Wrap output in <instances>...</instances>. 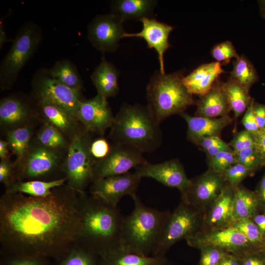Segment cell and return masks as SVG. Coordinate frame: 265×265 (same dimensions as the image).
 <instances>
[{
  "label": "cell",
  "instance_id": "obj_23",
  "mask_svg": "<svg viewBox=\"0 0 265 265\" xmlns=\"http://www.w3.org/2000/svg\"><path fill=\"white\" fill-rule=\"evenodd\" d=\"M223 72L221 63L216 61L206 63L183 77L182 81L191 94L201 96L211 90Z\"/></svg>",
  "mask_w": 265,
  "mask_h": 265
},
{
  "label": "cell",
  "instance_id": "obj_34",
  "mask_svg": "<svg viewBox=\"0 0 265 265\" xmlns=\"http://www.w3.org/2000/svg\"><path fill=\"white\" fill-rule=\"evenodd\" d=\"M230 75V77L248 90L253 84L259 80V76L254 66L243 55L234 61L233 68Z\"/></svg>",
  "mask_w": 265,
  "mask_h": 265
},
{
  "label": "cell",
  "instance_id": "obj_51",
  "mask_svg": "<svg viewBox=\"0 0 265 265\" xmlns=\"http://www.w3.org/2000/svg\"><path fill=\"white\" fill-rule=\"evenodd\" d=\"M253 112L259 130L265 127V104L254 101Z\"/></svg>",
  "mask_w": 265,
  "mask_h": 265
},
{
  "label": "cell",
  "instance_id": "obj_25",
  "mask_svg": "<svg viewBox=\"0 0 265 265\" xmlns=\"http://www.w3.org/2000/svg\"><path fill=\"white\" fill-rule=\"evenodd\" d=\"M158 3L155 0H114L110 2V13L122 22L153 18Z\"/></svg>",
  "mask_w": 265,
  "mask_h": 265
},
{
  "label": "cell",
  "instance_id": "obj_8",
  "mask_svg": "<svg viewBox=\"0 0 265 265\" xmlns=\"http://www.w3.org/2000/svg\"><path fill=\"white\" fill-rule=\"evenodd\" d=\"M91 133L85 129L70 140L62 170L66 185L79 192L93 182V170L96 161L91 152Z\"/></svg>",
  "mask_w": 265,
  "mask_h": 265
},
{
  "label": "cell",
  "instance_id": "obj_54",
  "mask_svg": "<svg viewBox=\"0 0 265 265\" xmlns=\"http://www.w3.org/2000/svg\"><path fill=\"white\" fill-rule=\"evenodd\" d=\"M10 13H7V14L4 16L0 18V49H1L5 43L11 42H12V40L10 39L6 36V32L4 29L3 22L4 20L6 17L9 15Z\"/></svg>",
  "mask_w": 265,
  "mask_h": 265
},
{
  "label": "cell",
  "instance_id": "obj_56",
  "mask_svg": "<svg viewBox=\"0 0 265 265\" xmlns=\"http://www.w3.org/2000/svg\"><path fill=\"white\" fill-rule=\"evenodd\" d=\"M260 13L263 19L265 20V0L258 1Z\"/></svg>",
  "mask_w": 265,
  "mask_h": 265
},
{
  "label": "cell",
  "instance_id": "obj_19",
  "mask_svg": "<svg viewBox=\"0 0 265 265\" xmlns=\"http://www.w3.org/2000/svg\"><path fill=\"white\" fill-rule=\"evenodd\" d=\"M140 21L142 24V28L140 32L133 33L126 32L123 38L137 37L144 40L149 48L154 49L156 51L159 71L161 73H165L164 54L170 46L169 36L173 28L171 26L154 18H145Z\"/></svg>",
  "mask_w": 265,
  "mask_h": 265
},
{
  "label": "cell",
  "instance_id": "obj_50",
  "mask_svg": "<svg viewBox=\"0 0 265 265\" xmlns=\"http://www.w3.org/2000/svg\"><path fill=\"white\" fill-rule=\"evenodd\" d=\"M261 211L265 212V172L254 191Z\"/></svg>",
  "mask_w": 265,
  "mask_h": 265
},
{
  "label": "cell",
  "instance_id": "obj_4",
  "mask_svg": "<svg viewBox=\"0 0 265 265\" xmlns=\"http://www.w3.org/2000/svg\"><path fill=\"white\" fill-rule=\"evenodd\" d=\"M132 198L134 209L123 219L121 249L149 256L154 251L170 212L145 206L136 195Z\"/></svg>",
  "mask_w": 265,
  "mask_h": 265
},
{
  "label": "cell",
  "instance_id": "obj_5",
  "mask_svg": "<svg viewBox=\"0 0 265 265\" xmlns=\"http://www.w3.org/2000/svg\"><path fill=\"white\" fill-rule=\"evenodd\" d=\"M180 73H161L157 70L150 78L146 87L147 106L156 121L181 114L194 102L183 83Z\"/></svg>",
  "mask_w": 265,
  "mask_h": 265
},
{
  "label": "cell",
  "instance_id": "obj_6",
  "mask_svg": "<svg viewBox=\"0 0 265 265\" xmlns=\"http://www.w3.org/2000/svg\"><path fill=\"white\" fill-rule=\"evenodd\" d=\"M67 152L44 146L33 136L24 157L14 162L17 181H51L65 177L62 167Z\"/></svg>",
  "mask_w": 265,
  "mask_h": 265
},
{
  "label": "cell",
  "instance_id": "obj_39",
  "mask_svg": "<svg viewBox=\"0 0 265 265\" xmlns=\"http://www.w3.org/2000/svg\"><path fill=\"white\" fill-rule=\"evenodd\" d=\"M235 153L237 162L241 164L255 172L263 167L255 146Z\"/></svg>",
  "mask_w": 265,
  "mask_h": 265
},
{
  "label": "cell",
  "instance_id": "obj_13",
  "mask_svg": "<svg viewBox=\"0 0 265 265\" xmlns=\"http://www.w3.org/2000/svg\"><path fill=\"white\" fill-rule=\"evenodd\" d=\"M147 162L143 153L139 150L128 145L112 143L107 154L95 161L93 170V182L128 173L131 169Z\"/></svg>",
  "mask_w": 265,
  "mask_h": 265
},
{
  "label": "cell",
  "instance_id": "obj_1",
  "mask_svg": "<svg viewBox=\"0 0 265 265\" xmlns=\"http://www.w3.org/2000/svg\"><path fill=\"white\" fill-rule=\"evenodd\" d=\"M79 191L67 185L44 197L5 192L0 199V243L10 256L60 261L81 228Z\"/></svg>",
  "mask_w": 265,
  "mask_h": 265
},
{
  "label": "cell",
  "instance_id": "obj_16",
  "mask_svg": "<svg viewBox=\"0 0 265 265\" xmlns=\"http://www.w3.org/2000/svg\"><path fill=\"white\" fill-rule=\"evenodd\" d=\"M76 117L85 130L100 137L110 129L114 118L107 99L98 93L79 103Z\"/></svg>",
  "mask_w": 265,
  "mask_h": 265
},
{
  "label": "cell",
  "instance_id": "obj_11",
  "mask_svg": "<svg viewBox=\"0 0 265 265\" xmlns=\"http://www.w3.org/2000/svg\"><path fill=\"white\" fill-rule=\"evenodd\" d=\"M40 120L37 103L31 95L16 92L0 101V126L5 134L20 128L36 125Z\"/></svg>",
  "mask_w": 265,
  "mask_h": 265
},
{
  "label": "cell",
  "instance_id": "obj_33",
  "mask_svg": "<svg viewBox=\"0 0 265 265\" xmlns=\"http://www.w3.org/2000/svg\"><path fill=\"white\" fill-rule=\"evenodd\" d=\"M41 122V126L35 132L34 137L40 143L48 147L67 151L70 145V140L51 124L45 122Z\"/></svg>",
  "mask_w": 265,
  "mask_h": 265
},
{
  "label": "cell",
  "instance_id": "obj_7",
  "mask_svg": "<svg viewBox=\"0 0 265 265\" xmlns=\"http://www.w3.org/2000/svg\"><path fill=\"white\" fill-rule=\"evenodd\" d=\"M41 27L33 22L23 25L18 30L8 52L0 64V89H11L19 74L37 51L42 39Z\"/></svg>",
  "mask_w": 265,
  "mask_h": 265
},
{
  "label": "cell",
  "instance_id": "obj_49",
  "mask_svg": "<svg viewBox=\"0 0 265 265\" xmlns=\"http://www.w3.org/2000/svg\"><path fill=\"white\" fill-rule=\"evenodd\" d=\"M226 144L227 143L222 140L219 136H211L201 139L195 144L205 151L214 146L224 145Z\"/></svg>",
  "mask_w": 265,
  "mask_h": 265
},
{
  "label": "cell",
  "instance_id": "obj_38",
  "mask_svg": "<svg viewBox=\"0 0 265 265\" xmlns=\"http://www.w3.org/2000/svg\"><path fill=\"white\" fill-rule=\"evenodd\" d=\"M255 172L241 164L236 162L227 169L222 174L229 185L236 187L246 178L253 175Z\"/></svg>",
  "mask_w": 265,
  "mask_h": 265
},
{
  "label": "cell",
  "instance_id": "obj_43",
  "mask_svg": "<svg viewBox=\"0 0 265 265\" xmlns=\"http://www.w3.org/2000/svg\"><path fill=\"white\" fill-rule=\"evenodd\" d=\"M15 166L10 158L0 160V182L5 188L16 182Z\"/></svg>",
  "mask_w": 265,
  "mask_h": 265
},
{
  "label": "cell",
  "instance_id": "obj_28",
  "mask_svg": "<svg viewBox=\"0 0 265 265\" xmlns=\"http://www.w3.org/2000/svg\"><path fill=\"white\" fill-rule=\"evenodd\" d=\"M46 70L51 77L64 85L80 91L84 90L83 82L77 67L70 60H58Z\"/></svg>",
  "mask_w": 265,
  "mask_h": 265
},
{
  "label": "cell",
  "instance_id": "obj_52",
  "mask_svg": "<svg viewBox=\"0 0 265 265\" xmlns=\"http://www.w3.org/2000/svg\"><path fill=\"white\" fill-rule=\"evenodd\" d=\"M258 227L259 230L265 237V212H260L250 218Z\"/></svg>",
  "mask_w": 265,
  "mask_h": 265
},
{
  "label": "cell",
  "instance_id": "obj_18",
  "mask_svg": "<svg viewBox=\"0 0 265 265\" xmlns=\"http://www.w3.org/2000/svg\"><path fill=\"white\" fill-rule=\"evenodd\" d=\"M134 172L141 178H152L164 186L177 188L181 196L190 184L183 165L176 159L155 164L147 162L135 168Z\"/></svg>",
  "mask_w": 265,
  "mask_h": 265
},
{
  "label": "cell",
  "instance_id": "obj_26",
  "mask_svg": "<svg viewBox=\"0 0 265 265\" xmlns=\"http://www.w3.org/2000/svg\"><path fill=\"white\" fill-rule=\"evenodd\" d=\"M119 74L116 67L103 57L91 75V81L97 93L106 99L116 96L119 91Z\"/></svg>",
  "mask_w": 265,
  "mask_h": 265
},
{
  "label": "cell",
  "instance_id": "obj_3",
  "mask_svg": "<svg viewBox=\"0 0 265 265\" xmlns=\"http://www.w3.org/2000/svg\"><path fill=\"white\" fill-rule=\"evenodd\" d=\"M159 124L147 106L125 103L114 116L109 137L113 143L152 152L162 142Z\"/></svg>",
  "mask_w": 265,
  "mask_h": 265
},
{
  "label": "cell",
  "instance_id": "obj_24",
  "mask_svg": "<svg viewBox=\"0 0 265 265\" xmlns=\"http://www.w3.org/2000/svg\"><path fill=\"white\" fill-rule=\"evenodd\" d=\"M196 116L218 118L228 115L231 111L223 87V82L218 79L211 90L200 96L196 103Z\"/></svg>",
  "mask_w": 265,
  "mask_h": 265
},
{
  "label": "cell",
  "instance_id": "obj_31",
  "mask_svg": "<svg viewBox=\"0 0 265 265\" xmlns=\"http://www.w3.org/2000/svg\"><path fill=\"white\" fill-rule=\"evenodd\" d=\"M260 211V206L254 191L240 185L235 188L233 203L234 221L242 218H251Z\"/></svg>",
  "mask_w": 265,
  "mask_h": 265
},
{
  "label": "cell",
  "instance_id": "obj_40",
  "mask_svg": "<svg viewBox=\"0 0 265 265\" xmlns=\"http://www.w3.org/2000/svg\"><path fill=\"white\" fill-rule=\"evenodd\" d=\"M212 55L216 62L223 64H228L232 58L237 59L239 56L230 41H226L215 46L212 49Z\"/></svg>",
  "mask_w": 265,
  "mask_h": 265
},
{
  "label": "cell",
  "instance_id": "obj_20",
  "mask_svg": "<svg viewBox=\"0 0 265 265\" xmlns=\"http://www.w3.org/2000/svg\"><path fill=\"white\" fill-rule=\"evenodd\" d=\"M36 102L41 122H47L58 129L70 141L84 130L74 115L61 106L46 101Z\"/></svg>",
  "mask_w": 265,
  "mask_h": 265
},
{
  "label": "cell",
  "instance_id": "obj_30",
  "mask_svg": "<svg viewBox=\"0 0 265 265\" xmlns=\"http://www.w3.org/2000/svg\"><path fill=\"white\" fill-rule=\"evenodd\" d=\"M223 87L231 111L236 120L245 112L253 98L249 95V90L230 77L223 82Z\"/></svg>",
  "mask_w": 265,
  "mask_h": 265
},
{
  "label": "cell",
  "instance_id": "obj_21",
  "mask_svg": "<svg viewBox=\"0 0 265 265\" xmlns=\"http://www.w3.org/2000/svg\"><path fill=\"white\" fill-rule=\"evenodd\" d=\"M235 188L228 184L204 214L202 231L231 227Z\"/></svg>",
  "mask_w": 265,
  "mask_h": 265
},
{
  "label": "cell",
  "instance_id": "obj_41",
  "mask_svg": "<svg viewBox=\"0 0 265 265\" xmlns=\"http://www.w3.org/2000/svg\"><path fill=\"white\" fill-rule=\"evenodd\" d=\"M198 265H218L223 258L229 254L221 249L212 246L201 248Z\"/></svg>",
  "mask_w": 265,
  "mask_h": 265
},
{
  "label": "cell",
  "instance_id": "obj_12",
  "mask_svg": "<svg viewBox=\"0 0 265 265\" xmlns=\"http://www.w3.org/2000/svg\"><path fill=\"white\" fill-rule=\"evenodd\" d=\"M188 245L200 249L207 246L221 249L239 258L256 249L236 228L230 227L201 231L186 239Z\"/></svg>",
  "mask_w": 265,
  "mask_h": 265
},
{
  "label": "cell",
  "instance_id": "obj_14",
  "mask_svg": "<svg viewBox=\"0 0 265 265\" xmlns=\"http://www.w3.org/2000/svg\"><path fill=\"white\" fill-rule=\"evenodd\" d=\"M181 200L191 205L203 214L219 197L228 185L222 174L210 169L192 179Z\"/></svg>",
  "mask_w": 265,
  "mask_h": 265
},
{
  "label": "cell",
  "instance_id": "obj_42",
  "mask_svg": "<svg viewBox=\"0 0 265 265\" xmlns=\"http://www.w3.org/2000/svg\"><path fill=\"white\" fill-rule=\"evenodd\" d=\"M228 144L235 153L238 152L255 146V137L252 133L244 130L237 133Z\"/></svg>",
  "mask_w": 265,
  "mask_h": 265
},
{
  "label": "cell",
  "instance_id": "obj_36",
  "mask_svg": "<svg viewBox=\"0 0 265 265\" xmlns=\"http://www.w3.org/2000/svg\"><path fill=\"white\" fill-rule=\"evenodd\" d=\"M240 232L257 250H263L265 237L250 218L235 220L232 226Z\"/></svg>",
  "mask_w": 265,
  "mask_h": 265
},
{
  "label": "cell",
  "instance_id": "obj_22",
  "mask_svg": "<svg viewBox=\"0 0 265 265\" xmlns=\"http://www.w3.org/2000/svg\"><path fill=\"white\" fill-rule=\"evenodd\" d=\"M180 115L187 124L188 140L195 144L205 137L219 136L223 129L233 121V119L229 115L218 118H208L192 116L185 112L181 113Z\"/></svg>",
  "mask_w": 265,
  "mask_h": 265
},
{
  "label": "cell",
  "instance_id": "obj_9",
  "mask_svg": "<svg viewBox=\"0 0 265 265\" xmlns=\"http://www.w3.org/2000/svg\"><path fill=\"white\" fill-rule=\"evenodd\" d=\"M203 217L202 212L181 200L167 219L153 256L165 257L166 253L175 243L201 231Z\"/></svg>",
  "mask_w": 265,
  "mask_h": 265
},
{
  "label": "cell",
  "instance_id": "obj_55",
  "mask_svg": "<svg viewBox=\"0 0 265 265\" xmlns=\"http://www.w3.org/2000/svg\"><path fill=\"white\" fill-rule=\"evenodd\" d=\"M9 148L6 140H0V160L9 159L10 158Z\"/></svg>",
  "mask_w": 265,
  "mask_h": 265
},
{
  "label": "cell",
  "instance_id": "obj_45",
  "mask_svg": "<svg viewBox=\"0 0 265 265\" xmlns=\"http://www.w3.org/2000/svg\"><path fill=\"white\" fill-rule=\"evenodd\" d=\"M254 101L255 100L253 98L250 105L245 111L241 121L245 130L251 132L254 135H256L260 130L253 112V103Z\"/></svg>",
  "mask_w": 265,
  "mask_h": 265
},
{
  "label": "cell",
  "instance_id": "obj_47",
  "mask_svg": "<svg viewBox=\"0 0 265 265\" xmlns=\"http://www.w3.org/2000/svg\"><path fill=\"white\" fill-rule=\"evenodd\" d=\"M240 259L241 265H265V251L263 250L251 251Z\"/></svg>",
  "mask_w": 265,
  "mask_h": 265
},
{
  "label": "cell",
  "instance_id": "obj_2",
  "mask_svg": "<svg viewBox=\"0 0 265 265\" xmlns=\"http://www.w3.org/2000/svg\"><path fill=\"white\" fill-rule=\"evenodd\" d=\"M81 228L77 243L98 256L121 249L124 216L111 205L85 191L79 192Z\"/></svg>",
  "mask_w": 265,
  "mask_h": 265
},
{
  "label": "cell",
  "instance_id": "obj_48",
  "mask_svg": "<svg viewBox=\"0 0 265 265\" xmlns=\"http://www.w3.org/2000/svg\"><path fill=\"white\" fill-rule=\"evenodd\" d=\"M255 147L263 167H265V127L254 135Z\"/></svg>",
  "mask_w": 265,
  "mask_h": 265
},
{
  "label": "cell",
  "instance_id": "obj_15",
  "mask_svg": "<svg viewBox=\"0 0 265 265\" xmlns=\"http://www.w3.org/2000/svg\"><path fill=\"white\" fill-rule=\"evenodd\" d=\"M123 23L111 13L97 15L87 26V38L96 50L114 52L126 33Z\"/></svg>",
  "mask_w": 265,
  "mask_h": 265
},
{
  "label": "cell",
  "instance_id": "obj_17",
  "mask_svg": "<svg viewBox=\"0 0 265 265\" xmlns=\"http://www.w3.org/2000/svg\"><path fill=\"white\" fill-rule=\"evenodd\" d=\"M141 178L134 172L109 176L93 182L89 193L106 203L117 206L126 195L135 196Z\"/></svg>",
  "mask_w": 265,
  "mask_h": 265
},
{
  "label": "cell",
  "instance_id": "obj_37",
  "mask_svg": "<svg viewBox=\"0 0 265 265\" xmlns=\"http://www.w3.org/2000/svg\"><path fill=\"white\" fill-rule=\"evenodd\" d=\"M236 162V153L231 147L208 159L209 169L219 174H223Z\"/></svg>",
  "mask_w": 265,
  "mask_h": 265
},
{
  "label": "cell",
  "instance_id": "obj_10",
  "mask_svg": "<svg viewBox=\"0 0 265 265\" xmlns=\"http://www.w3.org/2000/svg\"><path fill=\"white\" fill-rule=\"evenodd\" d=\"M31 86V95L35 100L60 106L75 117L79 103L84 100L82 91L73 89L53 79L47 73L46 68H41L35 73Z\"/></svg>",
  "mask_w": 265,
  "mask_h": 265
},
{
  "label": "cell",
  "instance_id": "obj_44",
  "mask_svg": "<svg viewBox=\"0 0 265 265\" xmlns=\"http://www.w3.org/2000/svg\"><path fill=\"white\" fill-rule=\"evenodd\" d=\"M110 145L106 139L100 137L93 140L91 144V152L92 156L96 160L105 157L110 150Z\"/></svg>",
  "mask_w": 265,
  "mask_h": 265
},
{
  "label": "cell",
  "instance_id": "obj_35",
  "mask_svg": "<svg viewBox=\"0 0 265 265\" xmlns=\"http://www.w3.org/2000/svg\"><path fill=\"white\" fill-rule=\"evenodd\" d=\"M59 265H100L98 255L76 243Z\"/></svg>",
  "mask_w": 265,
  "mask_h": 265
},
{
  "label": "cell",
  "instance_id": "obj_57",
  "mask_svg": "<svg viewBox=\"0 0 265 265\" xmlns=\"http://www.w3.org/2000/svg\"><path fill=\"white\" fill-rule=\"evenodd\" d=\"M263 250L265 251V241H264V245L263 247Z\"/></svg>",
  "mask_w": 265,
  "mask_h": 265
},
{
  "label": "cell",
  "instance_id": "obj_29",
  "mask_svg": "<svg viewBox=\"0 0 265 265\" xmlns=\"http://www.w3.org/2000/svg\"><path fill=\"white\" fill-rule=\"evenodd\" d=\"M66 177L51 181H16L6 188L5 192L20 193L33 197H44L50 195L53 188L66 184Z\"/></svg>",
  "mask_w": 265,
  "mask_h": 265
},
{
  "label": "cell",
  "instance_id": "obj_32",
  "mask_svg": "<svg viewBox=\"0 0 265 265\" xmlns=\"http://www.w3.org/2000/svg\"><path fill=\"white\" fill-rule=\"evenodd\" d=\"M35 132V125H32L12 130L5 134L9 150L16 157L14 162L20 161L25 155Z\"/></svg>",
  "mask_w": 265,
  "mask_h": 265
},
{
  "label": "cell",
  "instance_id": "obj_27",
  "mask_svg": "<svg viewBox=\"0 0 265 265\" xmlns=\"http://www.w3.org/2000/svg\"><path fill=\"white\" fill-rule=\"evenodd\" d=\"M100 265H167L165 257L145 256L117 249L99 256Z\"/></svg>",
  "mask_w": 265,
  "mask_h": 265
},
{
  "label": "cell",
  "instance_id": "obj_46",
  "mask_svg": "<svg viewBox=\"0 0 265 265\" xmlns=\"http://www.w3.org/2000/svg\"><path fill=\"white\" fill-rule=\"evenodd\" d=\"M10 256L2 265H46L43 257Z\"/></svg>",
  "mask_w": 265,
  "mask_h": 265
},
{
  "label": "cell",
  "instance_id": "obj_53",
  "mask_svg": "<svg viewBox=\"0 0 265 265\" xmlns=\"http://www.w3.org/2000/svg\"><path fill=\"white\" fill-rule=\"evenodd\" d=\"M218 265H241L240 259L238 257L228 254L220 262Z\"/></svg>",
  "mask_w": 265,
  "mask_h": 265
}]
</instances>
